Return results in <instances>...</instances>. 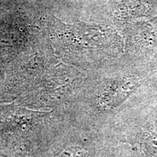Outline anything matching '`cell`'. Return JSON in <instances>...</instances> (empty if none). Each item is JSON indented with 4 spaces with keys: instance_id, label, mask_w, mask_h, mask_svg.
<instances>
[{
    "instance_id": "6da1fadb",
    "label": "cell",
    "mask_w": 157,
    "mask_h": 157,
    "mask_svg": "<svg viewBox=\"0 0 157 157\" xmlns=\"http://www.w3.org/2000/svg\"><path fill=\"white\" fill-rule=\"evenodd\" d=\"M84 151L78 147H71L64 150L60 157H84Z\"/></svg>"
}]
</instances>
